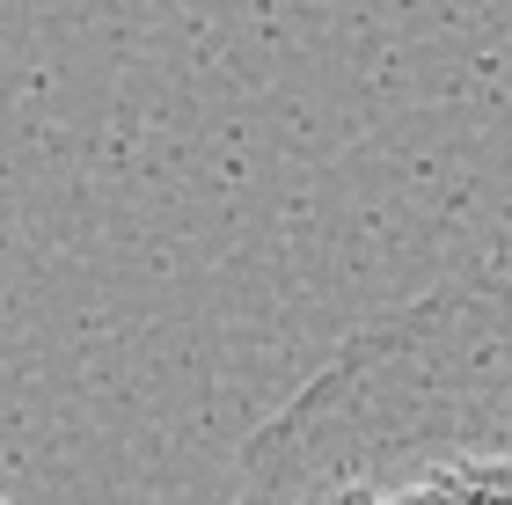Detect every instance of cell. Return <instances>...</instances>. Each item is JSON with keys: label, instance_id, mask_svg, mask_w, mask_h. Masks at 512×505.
<instances>
[{"label": "cell", "instance_id": "2", "mask_svg": "<svg viewBox=\"0 0 512 505\" xmlns=\"http://www.w3.org/2000/svg\"><path fill=\"white\" fill-rule=\"evenodd\" d=\"M0 505H8V498H0Z\"/></svg>", "mask_w": 512, "mask_h": 505}, {"label": "cell", "instance_id": "1", "mask_svg": "<svg viewBox=\"0 0 512 505\" xmlns=\"http://www.w3.org/2000/svg\"><path fill=\"white\" fill-rule=\"evenodd\" d=\"M227 505H512V279H439L271 410Z\"/></svg>", "mask_w": 512, "mask_h": 505}]
</instances>
